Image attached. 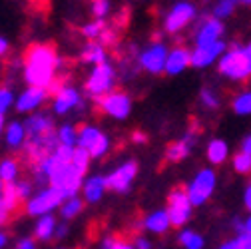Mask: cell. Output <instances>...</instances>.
I'll list each match as a JSON object with an SVG mask.
<instances>
[{
	"instance_id": "1",
	"label": "cell",
	"mask_w": 251,
	"mask_h": 249,
	"mask_svg": "<svg viewBox=\"0 0 251 249\" xmlns=\"http://www.w3.org/2000/svg\"><path fill=\"white\" fill-rule=\"evenodd\" d=\"M62 60L54 46L32 44L24 54V80L28 86L48 88L56 78Z\"/></svg>"
},
{
	"instance_id": "2",
	"label": "cell",
	"mask_w": 251,
	"mask_h": 249,
	"mask_svg": "<svg viewBox=\"0 0 251 249\" xmlns=\"http://www.w3.org/2000/svg\"><path fill=\"white\" fill-rule=\"evenodd\" d=\"M114 86H116V68L110 64V62L100 64V66H94L92 72L88 74L86 82H84L86 94L94 100H100L102 96L114 92Z\"/></svg>"
},
{
	"instance_id": "3",
	"label": "cell",
	"mask_w": 251,
	"mask_h": 249,
	"mask_svg": "<svg viewBox=\"0 0 251 249\" xmlns=\"http://www.w3.org/2000/svg\"><path fill=\"white\" fill-rule=\"evenodd\" d=\"M217 68L224 76H227L231 80H245L247 76H251V60H249L245 48L231 46L219 58Z\"/></svg>"
},
{
	"instance_id": "4",
	"label": "cell",
	"mask_w": 251,
	"mask_h": 249,
	"mask_svg": "<svg viewBox=\"0 0 251 249\" xmlns=\"http://www.w3.org/2000/svg\"><path fill=\"white\" fill-rule=\"evenodd\" d=\"M64 201H66L64 194H62L58 188H54V185H48V188L40 190L38 194H34L26 201V213L32 215V217H42V215H48L54 209L62 207Z\"/></svg>"
},
{
	"instance_id": "5",
	"label": "cell",
	"mask_w": 251,
	"mask_h": 249,
	"mask_svg": "<svg viewBox=\"0 0 251 249\" xmlns=\"http://www.w3.org/2000/svg\"><path fill=\"white\" fill-rule=\"evenodd\" d=\"M192 201H190V196H187V190L185 188H176L170 192L168 196V213H170V220H172V225L176 227H183L192 217Z\"/></svg>"
},
{
	"instance_id": "6",
	"label": "cell",
	"mask_w": 251,
	"mask_h": 249,
	"mask_svg": "<svg viewBox=\"0 0 251 249\" xmlns=\"http://www.w3.org/2000/svg\"><path fill=\"white\" fill-rule=\"evenodd\" d=\"M185 190H187V196H190V201H192L194 207L203 205L215 190V172L209 170V168L198 172V175L190 181V185H187Z\"/></svg>"
},
{
	"instance_id": "7",
	"label": "cell",
	"mask_w": 251,
	"mask_h": 249,
	"mask_svg": "<svg viewBox=\"0 0 251 249\" xmlns=\"http://www.w3.org/2000/svg\"><path fill=\"white\" fill-rule=\"evenodd\" d=\"M96 104L106 116H110L114 120H126L132 112V98L122 90L110 92V94L96 100Z\"/></svg>"
},
{
	"instance_id": "8",
	"label": "cell",
	"mask_w": 251,
	"mask_h": 249,
	"mask_svg": "<svg viewBox=\"0 0 251 249\" xmlns=\"http://www.w3.org/2000/svg\"><path fill=\"white\" fill-rule=\"evenodd\" d=\"M136 175H138V164L134 160L124 162L118 170H114L112 174L106 175V185H108L110 192L128 194L130 188H132V181L136 179Z\"/></svg>"
},
{
	"instance_id": "9",
	"label": "cell",
	"mask_w": 251,
	"mask_h": 249,
	"mask_svg": "<svg viewBox=\"0 0 251 249\" xmlns=\"http://www.w3.org/2000/svg\"><path fill=\"white\" fill-rule=\"evenodd\" d=\"M194 18H196V6L183 0V2L174 4V8L168 12V16L164 20V28L170 34H177L179 30H183Z\"/></svg>"
},
{
	"instance_id": "10",
	"label": "cell",
	"mask_w": 251,
	"mask_h": 249,
	"mask_svg": "<svg viewBox=\"0 0 251 249\" xmlns=\"http://www.w3.org/2000/svg\"><path fill=\"white\" fill-rule=\"evenodd\" d=\"M168 54H170V50L166 48V44L153 42L151 46L142 50V54H140V66L146 72H150V74H162V72H166Z\"/></svg>"
},
{
	"instance_id": "11",
	"label": "cell",
	"mask_w": 251,
	"mask_h": 249,
	"mask_svg": "<svg viewBox=\"0 0 251 249\" xmlns=\"http://www.w3.org/2000/svg\"><path fill=\"white\" fill-rule=\"evenodd\" d=\"M50 92L48 88H38V86H28L16 100V112L18 114H34L38 108L48 100Z\"/></svg>"
},
{
	"instance_id": "12",
	"label": "cell",
	"mask_w": 251,
	"mask_h": 249,
	"mask_svg": "<svg viewBox=\"0 0 251 249\" xmlns=\"http://www.w3.org/2000/svg\"><path fill=\"white\" fill-rule=\"evenodd\" d=\"M82 106H84V104H82L80 92H78L74 86H68V84L62 88L58 94L54 96V100H52V112L58 114V116H66V114H70L72 110L82 108Z\"/></svg>"
},
{
	"instance_id": "13",
	"label": "cell",
	"mask_w": 251,
	"mask_h": 249,
	"mask_svg": "<svg viewBox=\"0 0 251 249\" xmlns=\"http://www.w3.org/2000/svg\"><path fill=\"white\" fill-rule=\"evenodd\" d=\"M222 34H224V24L217 18L205 20L196 34V48H209V46L217 44Z\"/></svg>"
},
{
	"instance_id": "14",
	"label": "cell",
	"mask_w": 251,
	"mask_h": 249,
	"mask_svg": "<svg viewBox=\"0 0 251 249\" xmlns=\"http://www.w3.org/2000/svg\"><path fill=\"white\" fill-rule=\"evenodd\" d=\"M24 128H26L28 138L30 136H42V134L56 132L54 130V120L46 112H34V114H30L24 120Z\"/></svg>"
},
{
	"instance_id": "15",
	"label": "cell",
	"mask_w": 251,
	"mask_h": 249,
	"mask_svg": "<svg viewBox=\"0 0 251 249\" xmlns=\"http://www.w3.org/2000/svg\"><path fill=\"white\" fill-rule=\"evenodd\" d=\"M187 66H192V52L190 50L183 48V46H176L174 50H170L168 60H166V74L177 76Z\"/></svg>"
},
{
	"instance_id": "16",
	"label": "cell",
	"mask_w": 251,
	"mask_h": 249,
	"mask_svg": "<svg viewBox=\"0 0 251 249\" xmlns=\"http://www.w3.org/2000/svg\"><path fill=\"white\" fill-rule=\"evenodd\" d=\"M226 52V44L219 40L217 44L209 46V48H196L192 52V66L194 68H205L209 64H213L215 60H219Z\"/></svg>"
},
{
	"instance_id": "17",
	"label": "cell",
	"mask_w": 251,
	"mask_h": 249,
	"mask_svg": "<svg viewBox=\"0 0 251 249\" xmlns=\"http://www.w3.org/2000/svg\"><path fill=\"white\" fill-rule=\"evenodd\" d=\"M194 144H196V136L192 132H187L181 140L177 142H172L166 149V162H172V164H177L181 160H185L190 151L194 149Z\"/></svg>"
},
{
	"instance_id": "18",
	"label": "cell",
	"mask_w": 251,
	"mask_h": 249,
	"mask_svg": "<svg viewBox=\"0 0 251 249\" xmlns=\"http://www.w3.org/2000/svg\"><path fill=\"white\" fill-rule=\"evenodd\" d=\"M106 192H108V185H106V177H102V175H92L82 185L84 201H88V203H98Z\"/></svg>"
},
{
	"instance_id": "19",
	"label": "cell",
	"mask_w": 251,
	"mask_h": 249,
	"mask_svg": "<svg viewBox=\"0 0 251 249\" xmlns=\"http://www.w3.org/2000/svg\"><path fill=\"white\" fill-rule=\"evenodd\" d=\"M170 225H172V220H170L168 209H155L142 222V227L151 233H166Z\"/></svg>"
},
{
	"instance_id": "20",
	"label": "cell",
	"mask_w": 251,
	"mask_h": 249,
	"mask_svg": "<svg viewBox=\"0 0 251 249\" xmlns=\"http://www.w3.org/2000/svg\"><path fill=\"white\" fill-rule=\"evenodd\" d=\"M80 58L84 64L90 66H100L108 62V54H106V46L100 42H88L84 44V48L80 50Z\"/></svg>"
},
{
	"instance_id": "21",
	"label": "cell",
	"mask_w": 251,
	"mask_h": 249,
	"mask_svg": "<svg viewBox=\"0 0 251 249\" xmlns=\"http://www.w3.org/2000/svg\"><path fill=\"white\" fill-rule=\"evenodd\" d=\"M26 138H28V134H26V128H24V122L14 120L4 130V142L12 149H22L24 144H26Z\"/></svg>"
},
{
	"instance_id": "22",
	"label": "cell",
	"mask_w": 251,
	"mask_h": 249,
	"mask_svg": "<svg viewBox=\"0 0 251 249\" xmlns=\"http://www.w3.org/2000/svg\"><path fill=\"white\" fill-rule=\"evenodd\" d=\"M56 229H58L56 217L52 213L42 215V217H38L36 224H34V237L38 241H50V239L56 237Z\"/></svg>"
},
{
	"instance_id": "23",
	"label": "cell",
	"mask_w": 251,
	"mask_h": 249,
	"mask_svg": "<svg viewBox=\"0 0 251 249\" xmlns=\"http://www.w3.org/2000/svg\"><path fill=\"white\" fill-rule=\"evenodd\" d=\"M102 134H104V132H102L100 128L92 126V124H84V126L78 128V148H84V149L90 151V148L100 140Z\"/></svg>"
},
{
	"instance_id": "24",
	"label": "cell",
	"mask_w": 251,
	"mask_h": 249,
	"mask_svg": "<svg viewBox=\"0 0 251 249\" xmlns=\"http://www.w3.org/2000/svg\"><path fill=\"white\" fill-rule=\"evenodd\" d=\"M227 155H229V149H227V144L224 140L215 138V140H211L207 144V160H209V164H213V166L224 164L227 160Z\"/></svg>"
},
{
	"instance_id": "25",
	"label": "cell",
	"mask_w": 251,
	"mask_h": 249,
	"mask_svg": "<svg viewBox=\"0 0 251 249\" xmlns=\"http://www.w3.org/2000/svg\"><path fill=\"white\" fill-rule=\"evenodd\" d=\"M18 174H20V162L16 158L8 155V158L0 160V179L4 183H16Z\"/></svg>"
},
{
	"instance_id": "26",
	"label": "cell",
	"mask_w": 251,
	"mask_h": 249,
	"mask_svg": "<svg viewBox=\"0 0 251 249\" xmlns=\"http://www.w3.org/2000/svg\"><path fill=\"white\" fill-rule=\"evenodd\" d=\"M56 136H58L60 146H68V148L78 146V128L72 126V124H62V126L56 130Z\"/></svg>"
},
{
	"instance_id": "27",
	"label": "cell",
	"mask_w": 251,
	"mask_h": 249,
	"mask_svg": "<svg viewBox=\"0 0 251 249\" xmlns=\"http://www.w3.org/2000/svg\"><path fill=\"white\" fill-rule=\"evenodd\" d=\"M106 20H96L94 18L92 22H88V24H84L82 26V36L84 38H88L90 42H98L100 38H102V34L106 32Z\"/></svg>"
},
{
	"instance_id": "28",
	"label": "cell",
	"mask_w": 251,
	"mask_h": 249,
	"mask_svg": "<svg viewBox=\"0 0 251 249\" xmlns=\"http://www.w3.org/2000/svg\"><path fill=\"white\" fill-rule=\"evenodd\" d=\"M82 209H84V201H82V198H70V199H66L64 203H62V207H60V213H62V217L64 220H72V217H76L78 213H82Z\"/></svg>"
},
{
	"instance_id": "29",
	"label": "cell",
	"mask_w": 251,
	"mask_h": 249,
	"mask_svg": "<svg viewBox=\"0 0 251 249\" xmlns=\"http://www.w3.org/2000/svg\"><path fill=\"white\" fill-rule=\"evenodd\" d=\"M179 243L185 249H203V237L192 229H183L179 233Z\"/></svg>"
},
{
	"instance_id": "30",
	"label": "cell",
	"mask_w": 251,
	"mask_h": 249,
	"mask_svg": "<svg viewBox=\"0 0 251 249\" xmlns=\"http://www.w3.org/2000/svg\"><path fill=\"white\" fill-rule=\"evenodd\" d=\"M2 201L8 205L10 211H14L22 201H20V196L16 192V183H6L4 185V194H2Z\"/></svg>"
},
{
	"instance_id": "31",
	"label": "cell",
	"mask_w": 251,
	"mask_h": 249,
	"mask_svg": "<svg viewBox=\"0 0 251 249\" xmlns=\"http://www.w3.org/2000/svg\"><path fill=\"white\" fill-rule=\"evenodd\" d=\"M237 2H239V0H217V4L213 6V16H215L217 20H219V18H227V16L235 10Z\"/></svg>"
},
{
	"instance_id": "32",
	"label": "cell",
	"mask_w": 251,
	"mask_h": 249,
	"mask_svg": "<svg viewBox=\"0 0 251 249\" xmlns=\"http://www.w3.org/2000/svg\"><path fill=\"white\" fill-rule=\"evenodd\" d=\"M233 112L239 114V116L251 114V90L249 92H243V94H239L233 100Z\"/></svg>"
},
{
	"instance_id": "33",
	"label": "cell",
	"mask_w": 251,
	"mask_h": 249,
	"mask_svg": "<svg viewBox=\"0 0 251 249\" xmlns=\"http://www.w3.org/2000/svg\"><path fill=\"white\" fill-rule=\"evenodd\" d=\"M100 249H136V245L130 241H124L116 235H106L100 241Z\"/></svg>"
},
{
	"instance_id": "34",
	"label": "cell",
	"mask_w": 251,
	"mask_h": 249,
	"mask_svg": "<svg viewBox=\"0 0 251 249\" xmlns=\"http://www.w3.org/2000/svg\"><path fill=\"white\" fill-rule=\"evenodd\" d=\"M108 151H110V138L106 134H102L100 140L90 148V155H92V160H100V158H104Z\"/></svg>"
},
{
	"instance_id": "35",
	"label": "cell",
	"mask_w": 251,
	"mask_h": 249,
	"mask_svg": "<svg viewBox=\"0 0 251 249\" xmlns=\"http://www.w3.org/2000/svg\"><path fill=\"white\" fill-rule=\"evenodd\" d=\"M12 106H16L14 92L8 86H0V114H6Z\"/></svg>"
},
{
	"instance_id": "36",
	"label": "cell",
	"mask_w": 251,
	"mask_h": 249,
	"mask_svg": "<svg viewBox=\"0 0 251 249\" xmlns=\"http://www.w3.org/2000/svg\"><path fill=\"white\" fill-rule=\"evenodd\" d=\"M90 162H92V155H90V151H88V149H84V148H78V146H76L72 164H74L78 170H82V172L86 174V172H88V168H90Z\"/></svg>"
},
{
	"instance_id": "37",
	"label": "cell",
	"mask_w": 251,
	"mask_h": 249,
	"mask_svg": "<svg viewBox=\"0 0 251 249\" xmlns=\"http://www.w3.org/2000/svg\"><path fill=\"white\" fill-rule=\"evenodd\" d=\"M233 170L237 174H249L251 172V153L239 151L233 155Z\"/></svg>"
},
{
	"instance_id": "38",
	"label": "cell",
	"mask_w": 251,
	"mask_h": 249,
	"mask_svg": "<svg viewBox=\"0 0 251 249\" xmlns=\"http://www.w3.org/2000/svg\"><path fill=\"white\" fill-rule=\"evenodd\" d=\"M92 14L96 20H104L110 14V0H92Z\"/></svg>"
},
{
	"instance_id": "39",
	"label": "cell",
	"mask_w": 251,
	"mask_h": 249,
	"mask_svg": "<svg viewBox=\"0 0 251 249\" xmlns=\"http://www.w3.org/2000/svg\"><path fill=\"white\" fill-rule=\"evenodd\" d=\"M200 98H201V104H203L205 108H209V110H215V108L219 106V98H217V94H215L211 88H203L201 94H200Z\"/></svg>"
},
{
	"instance_id": "40",
	"label": "cell",
	"mask_w": 251,
	"mask_h": 249,
	"mask_svg": "<svg viewBox=\"0 0 251 249\" xmlns=\"http://www.w3.org/2000/svg\"><path fill=\"white\" fill-rule=\"evenodd\" d=\"M16 192L20 196V201H28L32 198V181L28 179H18L16 181Z\"/></svg>"
},
{
	"instance_id": "41",
	"label": "cell",
	"mask_w": 251,
	"mask_h": 249,
	"mask_svg": "<svg viewBox=\"0 0 251 249\" xmlns=\"http://www.w3.org/2000/svg\"><path fill=\"white\" fill-rule=\"evenodd\" d=\"M98 42H100V44H104V46H114V44L118 42V34L114 32V30L106 28V32L102 34V38H100Z\"/></svg>"
},
{
	"instance_id": "42",
	"label": "cell",
	"mask_w": 251,
	"mask_h": 249,
	"mask_svg": "<svg viewBox=\"0 0 251 249\" xmlns=\"http://www.w3.org/2000/svg\"><path fill=\"white\" fill-rule=\"evenodd\" d=\"M10 213H12V211L8 209V205H6L2 199H0V227L8 224V220H10Z\"/></svg>"
},
{
	"instance_id": "43",
	"label": "cell",
	"mask_w": 251,
	"mask_h": 249,
	"mask_svg": "<svg viewBox=\"0 0 251 249\" xmlns=\"http://www.w3.org/2000/svg\"><path fill=\"white\" fill-rule=\"evenodd\" d=\"M235 249H251V237L247 233H241L235 239Z\"/></svg>"
},
{
	"instance_id": "44",
	"label": "cell",
	"mask_w": 251,
	"mask_h": 249,
	"mask_svg": "<svg viewBox=\"0 0 251 249\" xmlns=\"http://www.w3.org/2000/svg\"><path fill=\"white\" fill-rule=\"evenodd\" d=\"M16 249H36L34 239H30V237H22V239L16 243Z\"/></svg>"
},
{
	"instance_id": "45",
	"label": "cell",
	"mask_w": 251,
	"mask_h": 249,
	"mask_svg": "<svg viewBox=\"0 0 251 249\" xmlns=\"http://www.w3.org/2000/svg\"><path fill=\"white\" fill-rule=\"evenodd\" d=\"M132 142H134V144H146V142H148V136H146L144 132L136 130V132L132 134Z\"/></svg>"
},
{
	"instance_id": "46",
	"label": "cell",
	"mask_w": 251,
	"mask_h": 249,
	"mask_svg": "<svg viewBox=\"0 0 251 249\" xmlns=\"http://www.w3.org/2000/svg\"><path fill=\"white\" fill-rule=\"evenodd\" d=\"M68 235V225L66 224H58V229H56V239H64Z\"/></svg>"
},
{
	"instance_id": "47",
	"label": "cell",
	"mask_w": 251,
	"mask_h": 249,
	"mask_svg": "<svg viewBox=\"0 0 251 249\" xmlns=\"http://www.w3.org/2000/svg\"><path fill=\"white\" fill-rule=\"evenodd\" d=\"M134 245H136V249H150V241L146 237H136Z\"/></svg>"
},
{
	"instance_id": "48",
	"label": "cell",
	"mask_w": 251,
	"mask_h": 249,
	"mask_svg": "<svg viewBox=\"0 0 251 249\" xmlns=\"http://www.w3.org/2000/svg\"><path fill=\"white\" fill-rule=\"evenodd\" d=\"M8 48H10V44H8V40H6L4 36H0V58H2V56H6V52H8Z\"/></svg>"
},
{
	"instance_id": "49",
	"label": "cell",
	"mask_w": 251,
	"mask_h": 249,
	"mask_svg": "<svg viewBox=\"0 0 251 249\" xmlns=\"http://www.w3.org/2000/svg\"><path fill=\"white\" fill-rule=\"evenodd\" d=\"M243 201H245V207L251 211V185L245 190V196H243Z\"/></svg>"
},
{
	"instance_id": "50",
	"label": "cell",
	"mask_w": 251,
	"mask_h": 249,
	"mask_svg": "<svg viewBox=\"0 0 251 249\" xmlns=\"http://www.w3.org/2000/svg\"><path fill=\"white\" fill-rule=\"evenodd\" d=\"M241 151L251 153V136H247V138L243 140V144H241Z\"/></svg>"
},
{
	"instance_id": "51",
	"label": "cell",
	"mask_w": 251,
	"mask_h": 249,
	"mask_svg": "<svg viewBox=\"0 0 251 249\" xmlns=\"http://www.w3.org/2000/svg\"><path fill=\"white\" fill-rule=\"evenodd\" d=\"M6 126H8V124H6V118H4V114H0V136L4 134Z\"/></svg>"
},
{
	"instance_id": "52",
	"label": "cell",
	"mask_w": 251,
	"mask_h": 249,
	"mask_svg": "<svg viewBox=\"0 0 251 249\" xmlns=\"http://www.w3.org/2000/svg\"><path fill=\"white\" fill-rule=\"evenodd\" d=\"M6 243H8V235L4 231H0V249H4Z\"/></svg>"
},
{
	"instance_id": "53",
	"label": "cell",
	"mask_w": 251,
	"mask_h": 249,
	"mask_svg": "<svg viewBox=\"0 0 251 249\" xmlns=\"http://www.w3.org/2000/svg\"><path fill=\"white\" fill-rule=\"evenodd\" d=\"M219 249H235V239H231V241H226L224 245H219Z\"/></svg>"
},
{
	"instance_id": "54",
	"label": "cell",
	"mask_w": 251,
	"mask_h": 249,
	"mask_svg": "<svg viewBox=\"0 0 251 249\" xmlns=\"http://www.w3.org/2000/svg\"><path fill=\"white\" fill-rule=\"evenodd\" d=\"M243 225H245V229H243V233H247V235L251 237V217H249V220H247V222H245Z\"/></svg>"
},
{
	"instance_id": "55",
	"label": "cell",
	"mask_w": 251,
	"mask_h": 249,
	"mask_svg": "<svg viewBox=\"0 0 251 249\" xmlns=\"http://www.w3.org/2000/svg\"><path fill=\"white\" fill-rule=\"evenodd\" d=\"M4 185H6V183L0 179V199H2V194H4Z\"/></svg>"
},
{
	"instance_id": "56",
	"label": "cell",
	"mask_w": 251,
	"mask_h": 249,
	"mask_svg": "<svg viewBox=\"0 0 251 249\" xmlns=\"http://www.w3.org/2000/svg\"><path fill=\"white\" fill-rule=\"evenodd\" d=\"M245 52H247V56H249V60H251V42L245 46Z\"/></svg>"
},
{
	"instance_id": "57",
	"label": "cell",
	"mask_w": 251,
	"mask_h": 249,
	"mask_svg": "<svg viewBox=\"0 0 251 249\" xmlns=\"http://www.w3.org/2000/svg\"><path fill=\"white\" fill-rule=\"evenodd\" d=\"M241 4H245V6H251V0H239Z\"/></svg>"
}]
</instances>
